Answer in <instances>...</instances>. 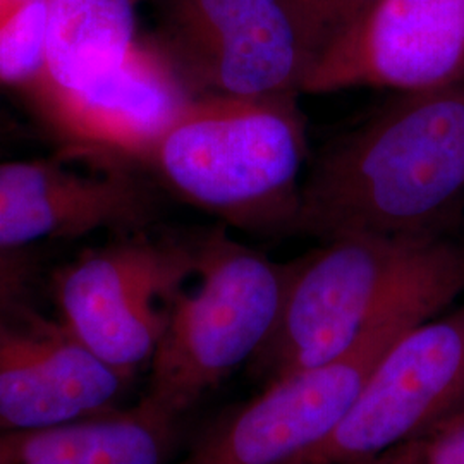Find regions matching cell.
I'll return each mask as SVG.
<instances>
[{
  "instance_id": "1",
  "label": "cell",
  "mask_w": 464,
  "mask_h": 464,
  "mask_svg": "<svg viewBox=\"0 0 464 464\" xmlns=\"http://www.w3.org/2000/svg\"><path fill=\"white\" fill-rule=\"evenodd\" d=\"M464 218V82L396 93L324 150L301 184L295 232L452 236Z\"/></svg>"
},
{
  "instance_id": "2",
  "label": "cell",
  "mask_w": 464,
  "mask_h": 464,
  "mask_svg": "<svg viewBox=\"0 0 464 464\" xmlns=\"http://www.w3.org/2000/svg\"><path fill=\"white\" fill-rule=\"evenodd\" d=\"M464 296V243L452 236H349L289 262L281 315L249 360L260 381L324 365L408 308L444 314Z\"/></svg>"
},
{
  "instance_id": "3",
  "label": "cell",
  "mask_w": 464,
  "mask_h": 464,
  "mask_svg": "<svg viewBox=\"0 0 464 464\" xmlns=\"http://www.w3.org/2000/svg\"><path fill=\"white\" fill-rule=\"evenodd\" d=\"M306 159L298 95H207L184 105L140 164L226 226L293 234Z\"/></svg>"
},
{
  "instance_id": "4",
  "label": "cell",
  "mask_w": 464,
  "mask_h": 464,
  "mask_svg": "<svg viewBox=\"0 0 464 464\" xmlns=\"http://www.w3.org/2000/svg\"><path fill=\"white\" fill-rule=\"evenodd\" d=\"M193 246L197 285L170 303L145 394L178 420L266 344L289 274V264L236 241L226 227L193 236Z\"/></svg>"
},
{
  "instance_id": "5",
  "label": "cell",
  "mask_w": 464,
  "mask_h": 464,
  "mask_svg": "<svg viewBox=\"0 0 464 464\" xmlns=\"http://www.w3.org/2000/svg\"><path fill=\"white\" fill-rule=\"evenodd\" d=\"M189 95H301L329 40L303 0H151Z\"/></svg>"
},
{
  "instance_id": "6",
  "label": "cell",
  "mask_w": 464,
  "mask_h": 464,
  "mask_svg": "<svg viewBox=\"0 0 464 464\" xmlns=\"http://www.w3.org/2000/svg\"><path fill=\"white\" fill-rule=\"evenodd\" d=\"M195 272L193 237L124 234L59 270L53 293L61 322L100 360L134 375L150 365L170 303Z\"/></svg>"
},
{
  "instance_id": "7",
  "label": "cell",
  "mask_w": 464,
  "mask_h": 464,
  "mask_svg": "<svg viewBox=\"0 0 464 464\" xmlns=\"http://www.w3.org/2000/svg\"><path fill=\"white\" fill-rule=\"evenodd\" d=\"M435 316L421 306L402 310L329 363L268 382L256 398L203 429L178 464L293 463L339 427L385 351Z\"/></svg>"
},
{
  "instance_id": "8",
  "label": "cell",
  "mask_w": 464,
  "mask_h": 464,
  "mask_svg": "<svg viewBox=\"0 0 464 464\" xmlns=\"http://www.w3.org/2000/svg\"><path fill=\"white\" fill-rule=\"evenodd\" d=\"M464 408V304L402 334L339 427L291 464L362 463Z\"/></svg>"
},
{
  "instance_id": "9",
  "label": "cell",
  "mask_w": 464,
  "mask_h": 464,
  "mask_svg": "<svg viewBox=\"0 0 464 464\" xmlns=\"http://www.w3.org/2000/svg\"><path fill=\"white\" fill-rule=\"evenodd\" d=\"M155 216L150 184L111 151L67 145L47 159L0 164V249L100 229L143 231Z\"/></svg>"
},
{
  "instance_id": "10",
  "label": "cell",
  "mask_w": 464,
  "mask_h": 464,
  "mask_svg": "<svg viewBox=\"0 0 464 464\" xmlns=\"http://www.w3.org/2000/svg\"><path fill=\"white\" fill-rule=\"evenodd\" d=\"M463 82L464 0H379L320 55L303 93H418Z\"/></svg>"
},
{
  "instance_id": "11",
  "label": "cell",
  "mask_w": 464,
  "mask_h": 464,
  "mask_svg": "<svg viewBox=\"0 0 464 464\" xmlns=\"http://www.w3.org/2000/svg\"><path fill=\"white\" fill-rule=\"evenodd\" d=\"M131 379L26 301L0 310V431L45 429L116 410Z\"/></svg>"
},
{
  "instance_id": "12",
  "label": "cell",
  "mask_w": 464,
  "mask_h": 464,
  "mask_svg": "<svg viewBox=\"0 0 464 464\" xmlns=\"http://www.w3.org/2000/svg\"><path fill=\"white\" fill-rule=\"evenodd\" d=\"M24 95L66 145L111 151L131 162H141L193 99L153 42H138L119 66L83 86L32 88Z\"/></svg>"
},
{
  "instance_id": "13",
  "label": "cell",
  "mask_w": 464,
  "mask_h": 464,
  "mask_svg": "<svg viewBox=\"0 0 464 464\" xmlns=\"http://www.w3.org/2000/svg\"><path fill=\"white\" fill-rule=\"evenodd\" d=\"M178 423L143 398L130 410L0 431V464H170Z\"/></svg>"
},
{
  "instance_id": "14",
  "label": "cell",
  "mask_w": 464,
  "mask_h": 464,
  "mask_svg": "<svg viewBox=\"0 0 464 464\" xmlns=\"http://www.w3.org/2000/svg\"><path fill=\"white\" fill-rule=\"evenodd\" d=\"M138 0H47V53L32 88L72 90L119 66L140 42Z\"/></svg>"
},
{
  "instance_id": "15",
  "label": "cell",
  "mask_w": 464,
  "mask_h": 464,
  "mask_svg": "<svg viewBox=\"0 0 464 464\" xmlns=\"http://www.w3.org/2000/svg\"><path fill=\"white\" fill-rule=\"evenodd\" d=\"M47 0H26L0 16V84L26 88L45 67Z\"/></svg>"
},
{
  "instance_id": "16",
  "label": "cell",
  "mask_w": 464,
  "mask_h": 464,
  "mask_svg": "<svg viewBox=\"0 0 464 464\" xmlns=\"http://www.w3.org/2000/svg\"><path fill=\"white\" fill-rule=\"evenodd\" d=\"M354 464H464V408L413 439Z\"/></svg>"
},
{
  "instance_id": "17",
  "label": "cell",
  "mask_w": 464,
  "mask_h": 464,
  "mask_svg": "<svg viewBox=\"0 0 464 464\" xmlns=\"http://www.w3.org/2000/svg\"><path fill=\"white\" fill-rule=\"evenodd\" d=\"M38 268L36 249H0V310L26 301Z\"/></svg>"
},
{
  "instance_id": "18",
  "label": "cell",
  "mask_w": 464,
  "mask_h": 464,
  "mask_svg": "<svg viewBox=\"0 0 464 464\" xmlns=\"http://www.w3.org/2000/svg\"><path fill=\"white\" fill-rule=\"evenodd\" d=\"M314 14L324 34L332 42L344 34L360 17L366 14L379 0H303ZM327 45V47H329Z\"/></svg>"
},
{
  "instance_id": "19",
  "label": "cell",
  "mask_w": 464,
  "mask_h": 464,
  "mask_svg": "<svg viewBox=\"0 0 464 464\" xmlns=\"http://www.w3.org/2000/svg\"><path fill=\"white\" fill-rule=\"evenodd\" d=\"M16 134H19L16 124L9 119V116H7L5 112L0 111V141L11 140V138L16 136Z\"/></svg>"
}]
</instances>
